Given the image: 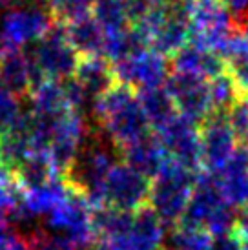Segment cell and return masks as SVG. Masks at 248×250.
Instances as JSON below:
<instances>
[{"label": "cell", "mask_w": 248, "mask_h": 250, "mask_svg": "<svg viewBox=\"0 0 248 250\" xmlns=\"http://www.w3.org/2000/svg\"><path fill=\"white\" fill-rule=\"evenodd\" d=\"M170 68L173 73H185L212 81L225 71V62L223 57L214 51L203 49L195 44H186L175 55L170 57Z\"/></svg>", "instance_id": "cell-13"}, {"label": "cell", "mask_w": 248, "mask_h": 250, "mask_svg": "<svg viewBox=\"0 0 248 250\" xmlns=\"http://www.w3.org/2000/svg\"><path fill=\"white\" fill-rule=\"evenodd\" d=\"M170 70V59L152 48L119 61L117 66V73L123 83L130 88H137L139 91L165 86Z\"/></svg>", "instance_id": "cell-11"}, {"label": "cell", "mask_w": 248, "mask_h": 250, "mask_svg": "<svg viewBox=\"0 0 248 250\" xmlns=\"http://www.w3.org/2000/svg\"><path fill=\"white\" fill-rule=\"evenodd\" d=\"M93 207L88 197L71 190L69 195L49 215H46V230L66 237L79 250H91L97 236L91 225Z\"/></svg>", "instance_id": "cell-5"}, {"label": "cell", "mask_w": 248, "mask_h": 250, "mask_svg": "<svg viewBox=\"0 0 248 250\" xmlns=\"http://www.w3.org/2000/svg\"><path fill=\"white\" fill-rule=\"evenodd\" d=\"M155 137L161 141L170 159L177 161L188 170L201 172L199 126L177 113L170 123L155 130Z\"/></svg>", "instance_id": "cell-10"}, {"label": "cell", "mask_w": 248, "mask_h": 250, "mask_svg": "<svg viewBox=\"0 0 248 250\" xmlns=\"http://www.w3.org/2000/svg\"><path fill=\"white\" fill-rule=\"evenodd\" d=\"M225 199L234 208L248 205V146L237 145L225 168L215 174Z\"/></svg>", "instance_id": "cell-12"}, {"label": "cell", "mask_w": 248, "mask_h": 250, "mask_svg": "<svg viewBox=\"0 0 248 250\" xmlns=\"http://www.w3.org/2000/svg\"><path fill=\"white\" fill-rule=\"evenodd\" d=\"M210 250H245V243L241 241V237L237 236V232L232 230V232L212 237Z\"/></svg>", "instance_id": "cell-24"}, {"label": "cell", "mask_w": 248, "mask_h": 250, "mask_svg": "<svg viewBox=\"0 0 248 250\" xmlns=\"http://www.w3.org/2000/svg\"><path fill=\"white\" fill-rule=\"evenodd\" d=\"M227 117L237 145L248 146V99H239L227 113Z\"/></svg>", "instance_id": "cell-22"}, {"label": "cell", "mask_w": 248, "mask_h": 250, "mask_svg": "<svg viewBox=\"0 0 248 250\" xmlns=\"http://www.w3.org/2000/svg\"><path fill=\"white\" fill-rule=\"evenodd\" d=\"M235 208L225 199L215 174L201 170L179 225L203 229L214 237L235 230Z\"/></svg>", "instance_id": "cell-1"}, {"label": "cell", "mask_w": 248, "mask_h": 250, "mask_svg": "<svg viewBox=\"0 0 248 250\" xmlns=\"http://www.w3.org/2000/svg\"><path fill=\"white\" fill-rule=\"evenodd\" d=\"M235 232L241 237L245 247H248V205L239 208L237 212V221H235Z\"/></svg>", "instance_id": "cell-26"}, {"label": "cell", "mask_w": 248, "mask_h": 250, "mask_svg": "<svg viewBox=\"0 0 248 250\" xmlns=\"http://www.w3.org/2000/svg\"><path fill=\"white\" fill-rule=\"evenodd\" d=\"M0 172H4V170H2V167H0Z\"/></svg>", "instance_id": "cell-29"}, {"label": "cell", "mask_w": 248, "mask_h": 250, "mask_svg": "<svg viewBox=\"0 0 248 250\" xmlns=\"http://www.w3.org/2000/svg\"><path fill=\"white\" fill-rule=\"evenodd\" d=\"M131 250H163L165 245V223L157 217L148 205L133 212L130 230L126 232Z\"/></svg>", "instance_id": "cell-15"}, {"label": "cell", "mask_w": 248, "mask_h": 250, "mask_svg": "<svg viewBox=\"0 0 248 250\" xmlns=\"http://www.w3.org/2000/svg\"><path fill=\"white\" fill-rule=\"evenodd\" d=\"M165 88L173 99L177 113L193 125L199 126L214 113L208 91V81L205 79L172 71L166 79Z\"/></svg>", "instance_id": "cell-8"}, {"label": "cell", "mask_w": 248, "mask_h": 250, "mask_svg": "<svg viewBox=\"0 0 248 250\" xmlns=\"http://www.w3.org/2000/svg\"><path fill=\"white\" fill-rule=\"evenodd\" d=\"M221 4L230 11L232 19H239L248 13V0H221Z\"/></svg>", "instance_id": "cell-27"}, {"label": "cell", "mask_w": 248, "mask_h": 250, "mask_svg": "<svg viewBox=\"0 0 248 250\" xmlns=\"http://www.w3.org/2000/svg\"><path fill=\"white\" fill-rule=\"evenodd\" d=\"M208 91H210L212 108L217 113H228L232 110V106L241 99L239 93H237L234 81L228 77L227 71H223L221 75L208 81Z\"/></svg>", "instance_id": "cell-20"}, {"label": "cell", "mask_w": 248, "mask_h": 250, "mask_svg": "<svg viewBox=\"0 0 248 250\" xmlns=\"http://www.w3.org/2000/svg\"><path fill=\"white\" fill-rule=\"evenodd\" d=\"M123 157L128 167L152 181L157 177L159 172L166 165L168 153L165 152V148L161 145V141L155 137V133L153 135L150 133V135L123 148Z\"/></svg>", "instance_id": "cell-14"}, {"label": "cell", "mask_w": 248, "mask_h": 250, "mask_svg": "<svg viewBox=\"0 0 248 250\" xmlns=\"http://www.w3.org/2000/svg\"><path fill=\"white\" fill-rule=\"evenodd\" d=\"M0 250H31L29 241L15 234L13 230H7L4 236H0Z\"/></svg>", "instance_id": "cell-25"}, {"label": "cell", "mask_w": 248, "mask_h": 250, "mask_svg": "<svg viewBox=\"0 0 248 250\" xmlns=\"http://www.w3.org/2000/svg\"><path fill=\"white\" fill-rule=\"evenodd\" d=\"M197 174L199 172L188 170L177 161L168 157L159 175L152 179L148 207L165 225L173 229L181 223L192 197Z\"/></svg>", "instance_id": "cell-2"}, {"label": "cell", "mask_w": 248, "mask_h": 250, "mask_svg": "<svg viewBox=\"0 0 248 250\" xmlns=\"http://www.w3.org/2000/svg\"><path fill=\"white\" fill-rule=\"evenodd\" d=\"M190 44L221 55L235 31L232 15L221 0H188Z\"/></svg>", "instance_id": "cell-4"}, {"label": "cell", "mask_w": 248, "mask_h": 250, "mask_svg": "<svg viewBox=\"0 0 248 250\" xmlns=\"http://www.w3.org/2000/svg\"><path fill=\"white\" fill-rule=\"evenodd\" d=\"M15 183L19 185L22 192L33 190V188L44 187L49 181L59 177L57 170L53 168L46 152H31L22 161V165L15 170ZM11 175V177H13Z\"/></svg>", "instance_id": "cell-18"}, {"label": "cell", "mask_w": 248, "mask_h": 250, "mask_svg": "<svg viewBox=\"0 0 248 250\" xmlns=\"http://www.w3.org/2000/svg\"><path fill=\"white\" fill-rule=\"evenodd\" d=\"M83 70V83L86 84L88 90L95 91V93L108 91L111 83V73L110 68L106 66V62H103V61H90V62H86Z\"/></svg>", "instance_id": "cell-21"}, {"label": "cell", "mask_w": 248, "mask_h": 250, "mask_svg": "<svg viewBox=\"0 0 248 250\" xmlns=\"http://www.w3.org/2000/svg\"><path fill=\"white\" fill-rule=\"evenodd\" d=\"M163 250H170V249H163Z\"/></svg>", "instance_id": "cell-30"}, {"label": "cell", "mask_w": 248, "mask_h": 250, "mask_svg": "<svg viewBox=\"0 0 248 250\" xmlns=\"http://www.w3.org/2000/svg\"><path fill=\"white\" fill-rule=\"evenodd\" d=\"M225 71L234 81L241 99H248V46L243 35L235 29L221 51Z\"/></svg>", "instance_id": "cell-17"}, {"label": "cell", "mask_w": 248, "mask_h": 250, "mask_svg": "<svg viewBox=\"0 0 248 250\" xmlns=\"http://www.w3.org/2000/svg\"><path fill=\"white\" fill-rule=\"evenodd\" d=\"M69 192H71V188H69L68 181L62 175H59L44 187L22 192V205H24V210L35 219L46 217L68 197Z\"/></svg>", "instance_id": "cell-16"}, {"label": "cell", "mask_w": 248, "mask_h": 250, "mask_svg": "<svg viewBox=\"0 0 248 250\" xmlns=\"http://www.w3.org/2000/svg\"><path fill=\"white\" fill-rule=\"evenodd\" d=\"M101 117L113 143L123 150L128 145L150 135V125L133 88L121 84L104 93Z\"/></svg>", "instance_id": "cell-3"}, {"label": "cell", "mask_w": 248, "mask_h": 250, "mask_svg": "<svg viewBox=\"0 0 248 250\" xmlns=\"http://www.w3.org/2000/svg\"><path fill=\"white\" fill-rule=\"evenodd\" d=\"M201 139V170L217 174L227 165L237 148V139L230 128L227 113L214 111L199 125Z\"/></svg>", "instance_id": "cell-9"}, {"label": "cell", "mask_w": 248, "mask_h": 250, "mask_svg": "<svg viewBox=\"0 0 248 250\" xmlns=\"http://www.w3.org/2000/svg\"><path fill=\"white\" fill-rule=\"evenodd\" d=\"M117 163L111 153L103 146H90L84 152L77 153L73 165L66 172L64 179L68 181L71 190L88 197L91 207L103 205V185L110 170Z\"/></svg>", "instance_id": "cell-6"}, {"label": "cell", "mask_w": 248, "mask_h": 250, "mask_svg": "<svg viewBox=\"0 0 248 250\" xmlns=\"http://www.w3.org/2000/svg\"><path fill=\"white\" fill-rule=\"evenodd\" d=\"M137 97L139 103H141V108L145 111L146 121H148L150 128H153V130L163 128L166 123H170L177 115L173 99L170 97V93L166 91L165 86L139 91Z\"/></svg>", "instance_id": "cell-19"}, {"label": "cell", "mask_w": 248, "mask_h": 250, "mask_svg": "<svg viewBox=\"0 0 248 250\" xmlns=\"http://www.w3.org/2000/svg\"><path fill=\"white\" fill-rule=\"evenodd\" d=\"M29 247L31 250H79L66 237L51 234L48 230L33 232V236L29 239Z\"/></svg>", "instance_id": "cell-23"}, {"label": "cell", "mask_w": 248, "mask_h": 250, "mask_svg": "<svg viewBox=\"0 0 248 250\" xmlns=\"http://www.w3.org/2000/svg\"><path fill=\"white\" fill-rule=\"evenodd\" d=\"M234 24H235V29L241 33L245 42H247V46H248V13L239 17V19H234Z\"/></svg>", "instance_id": "cell-28"}, {"label": "cell", "mask_w": 248, "mask_h": 250, "mask_svg": "<svg viewBox=\"0 0 248 250\" xmlns=\"http://www.w3.org/2000/svg\"><path fill=\"white\" fill-rule=\"evenodd\" d=\"M152 181L126 163H117L103 185V205L123 212H137L148 205Z\"/></svg>", "instance_id": "cell-7"}]
</instances>
